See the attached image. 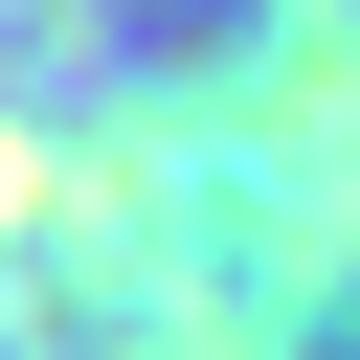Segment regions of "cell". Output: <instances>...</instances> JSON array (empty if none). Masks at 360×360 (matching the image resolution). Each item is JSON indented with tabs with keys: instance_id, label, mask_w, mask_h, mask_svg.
<instances>
[{
	"instance_id": "cell-1",
	"label": "cell",
	"mask_w": 360,
	"mask_h": 360,
	"mask_svg": "<svg viewBox=\"0 0 360 360\" xmlns=\"http://www.w3.org/2000/svg\"><path fill=\"white\" fill-rule=\"evenodd\" d=\"M360 248V0H0V360H292Z\"/></svg>"
}]
</instances>
